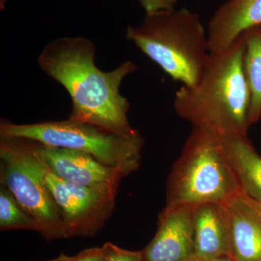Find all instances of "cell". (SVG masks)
<instances>
[{"label": "cell", "instance_id": "cell-1", "mask_svg": "<svg viewBox=\"0 0 261 261\" xmlns=\"http://www.w3.org/2000/svg\"><path fill=\"white\" fill-rule=\"evenodd\" d=\"M95 49L94 43L85 37L58 38L44 47L38 65L69 94V119L125 137L139 135L128 121L129 102L120 91L123 80L138 67L126 61L116 69L102 71L94 63Z\"/></svg>", "mask_w": 261, "mask_h": 261}, {"label": "cell", "instance_id": "cell-2", "mask_svg": "<svg viewBox=\"0 0 261 261\" xmlns=\"http://www.w3.org/2000/svg\"><path fill=\"white\" fill-rule=\"evenodd\" d=\"M244 54L243 34L229 47L210 53L198 82L182 86L175 94L173 106L178 116L193 128L247 136L251 94Z\"/></svg>", "mask_w": 261, "mask_h": 261}, {"label": "cell", "instance_id": "cell-3", "mask_svg": "<svg viewBox=\"0 0 261 261\" xmlns=\"http://www.w3.org/2000/svg\"><path fill=\"white\" fill-rule=\"evenodd\" d=\"M126 38L184 86L198 82L210 56L203 24L186 8L146 14L140 25L127 29Z\"/></svg>", "mask_w": 261, "mask_h": 261}, {"label": "cell", "instance_id": "cell-4", "mask_svg": "<svg viewBox=\"0 0 261 261\" xmlns=\"http://www.w3.org/2000/svg\"><path fill=\"white\" fill-rule=\"evenodd\" d=\"M240 190L221 135L193 128L166 183V206L224 203Z\"/></svg>", "mask_w": 261, "mask_h": 261}, {"label": "cell", "instance_id": "cell-5", "mask_svg": "<svg viewBox=\"0 0 261 261\" xmlns=\"http://www.w3.org/2000/svg\"><path fill=\"white\" fill-rule=\"evenodd\" d=\"M0 137H21L49 147L86 152L104 164L121 170L126 176L140 167L144 146L140 134L125 137L69 118L25 124L3 120L0 123Z\"/></svg>", "mask_w": 261, "mask_h": 261}, {"label": "cell", "instance_id": "cell-6", "mask_svg": "<svg viewBox=\"0 0 261 261\" xmlns=\"http://www.w3.org/2000/svg\"><path fill=\"white\" fill-rule=\"evenodd\" d=\"M0 181L35 220L47 241L68 239L56 201L44 179L38 142L21 137H0Z\"/></svg>", "mask_w": 261, "mask_h": 261}, {"label": "cell", "instance_id": "cell-7", "mask_svg": "<svg viewBox=\"0 0 261 261\" xmlns=\"http://www.w3.org/2000/svg\"><path fill=\"white\" fill-rule=\"evenodd\" d=\"M44 173L47 186L61 212L68 238L97 235L112 216L116 200L65 181L51 171L44 163Z\"/></svg>", "mask_w": 261, "mask_h": 261}, {"label": "cell", "instance_id": "cell-8", "mask_svg": "<svg viewBox=\"0 0 261 261\" xmlns=\"http://www.w3.org/2000/svg\"><path fill=\"white\" fill-rule=\"evenodd\" d=\"M38 152L46 166L60 178L113 200L116 199L122 179L127 176L121 170L104 164L86 152L49 147L39 142Z\"/></svg>", "mask_w": 261, "mask_h": 261}, {"label": "cell", "instance_id": "cell-9", "mask_svg": "<svg viewBox=\"0 0 261 261\" xmlns=\"http://www.w3.org/2000/svg\"><path fill=\"white\" fill-rule=\"evenodd\" d=\"M194 208L195 205H166L154 238L142 250L144 260L196 261Z\"/></svg>", "mask_w": 261, "mask_h": 261}, {"label": "cell", "instance_id": "cell-10", "mask_svg": "<svg viewBox=\"0 0 261 261\" xmlns=\"http://www.w3.org/2000/svg\"><path fill=\"white\" fill-rule=\"evenodd\" d=\"M230 255L237 261H261V207L240 192L224 203Z\"/></svg>", "mask_w": 261, "mask_h": 261}, {"label": "cell", "instance_id": "cell-11", "mask_svg": "<svg viewBox=\"0 0 261 261\" xmlns=\"http://www.w3.org/2000/svg\"><path fill=\"white\" fill-rule=\"evenodd\" d=\"M260 25L261 0H227L209 21V51L226 49L245 31Z\"/></svg>", "mask_w": 261, "mask_h": 261}, {"label": "cell", "instance_id": "cell-12", "mask_svg": "<svg viewBox=\"0 0 261 261\" xmlns=\"http://www.w3.org/2000/svg\"><path fill=\"white\" fill-rule=\"evenodd\" d=\"M196 260L230 255V233L224 203L195 205L193 216Z\"/></svg>", "mask_w": 261, "mask_h": 261}, {"label": "cell", "instance_id": "cell-13", "mask_svg": "<svg viewBox=\"0 0 261 261\" xmlns=\"http://www.w3.org/2000/svg\"><path fill=\"white\" fill-rule=\"evenodd\" d=\"M220 135L240 190L261 207V156L247 136L236 134Z\"/></svg>", "mask_w": 261, "mask_h": 261}, {"label": "cell", "instance_id": "cell-14", "mask_svg": "<svg viewBox=\"0 0 261 261\" xmlns=\"http://www.w3.org/2000/svg\"><path fill=\"white\" fill-rule=\"evenodd\" d=\"M244 67L251 94L250 126L261 118V25L245 31Z\"/></svg>", "mask_w": 261, "mask_h": 261}, {"label": "cell", "instance_id": "cell-15", "mask_svg": "<svg viewBox=\"0 0 261 261\" xmlns=\"http://www.w3.org/2000/svg\"><path fill=\"white\" fill-rule=\"evenodd\" d=\"M0 229H29L38 231L35 220L18 203L6 187H0Z\"/></svg>", "mask_w": 261, "mask_h": 261}, {"label": "cell", "instance_id": "cell-16", "mask_svg": "<svg viewBox=\"0 0 261 261\" xmlns=\"http://www.w3.org/2000/svg\"><path fill=\"white\" fill-rule=\"evenodd\" d=\"M142 251H132L109 243L108 250L102 261H142Z\"/></svg>", "mask_w": 261, "mask_h": 261}, {"label": "cell", "instance_id": "cell-17", "mask_svg": "<svg viewBox=\"0 0 261 261\" xmlns=\"http://www.w3.org/2000/svg\"><path fill=\"white\" fill-rule=\"evenodd\" d=\"M109 243L102 246L84 249L74 256H71L70 261H102L108 250Z\"/></svg>", "mask_w": 261, "mask_h": 261}, {"label": "cell", "instance_id": "cell-18", "mask_svg": "<svg viewBox=\"0 0 261 261\" xmlns=\"http://www.w3.org/2000/svg\"><path fill=\"white\" fill-rule=\"evenodd\" d=\"M146 14L175 10L178 0H139Z\"/></svg>", "mask_w": 261, "mask_h": 261}, {"label": "cell", "instance_id": "cell-19", "mask_svg": "<svg viewBox=\"0 0 261 261\" xmlns=\"http://www.w3.org/2000/svg\"><path fill=\"white\" fill-rule=\"evenodd\" d=\"M196 261H237L230 255H221V256L211 257V258L196 260Z\"/></svg>", "mask_w": 261, "mask_h": 261}, {"label": "cell", "instance_id": "cell-20", "mask_svg": "<svg viewBox=\"0 0 261 261\" xmlns=\"http://www.w3.org/2000/svg\"><path fill=\"white\" fill-rule=\"evenodd\" d=\"M70 259H71V256H68V255L61 253L58 257H55V258L44 261H70Z\"/></svg>", "mask_w": 261, "mask_h": 261}, {"label": "cell", "instance_id": "cell-21", "mask_svg": "<svg viewBox=\"0 0 261 261\" xmlns=\"http://www.w3.org/2000/svg\"><path fill=\"white\" fill-rule=\"evenodd\" d=\"M5 2H6V0H0V5H1L2 9H3V8H4Z\"/></svg>", "mask_w": 261, "mask_h": 261}, {"label": "cell", "instance_id": "cell-22", "mask_svg": "<svg viewBox=\"0 0 261 261\" xmlns=\"http://www.w3.org/2000/svg\"><path fill=\"white\" fill-rule=\"evenodd\" d=\"M142 261H145V260H142Z\"/></svg>", "mask_w": 261, "mask_h": 261}]
</instances>
